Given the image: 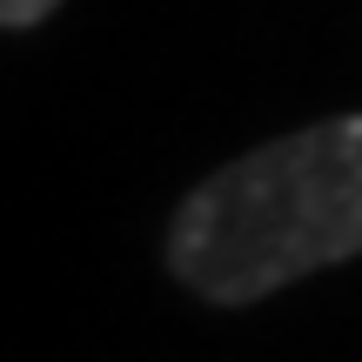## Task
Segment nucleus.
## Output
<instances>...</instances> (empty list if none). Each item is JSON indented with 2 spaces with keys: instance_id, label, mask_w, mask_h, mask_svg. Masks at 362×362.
Here are the masks:
<instances>
[{
  "instance_id": "1",
  "label": "nucleus",
  "mask_w": 362,
  "mask_h": 362,
  "mask_svg": "<svg viewBox=\"0 0 362 362\" xmlns=\"http://www.w3.org/2000/svg\"><path fill=\"white\" fill-rule=\"evenodd\" d=\"M362 255V115L315 121L208 175L181 202L168 262L208 302H255Z\"/></svg>"
},
{
  "instance_id": "2",
  "label": "nucleus",
  "mask_w": 362,
  "mask_h": 362,
  "mask_svg": "<svg viewBox=\"0 0 362 362\" xmlns=\"http://www.w3.org/2000/svg\"><path fill=\"white\" fill-rule=\"evenodd\" d=\"M40 13H54V0H0V21L7 27H34Z\"/></svg>"
}]
</instances>
